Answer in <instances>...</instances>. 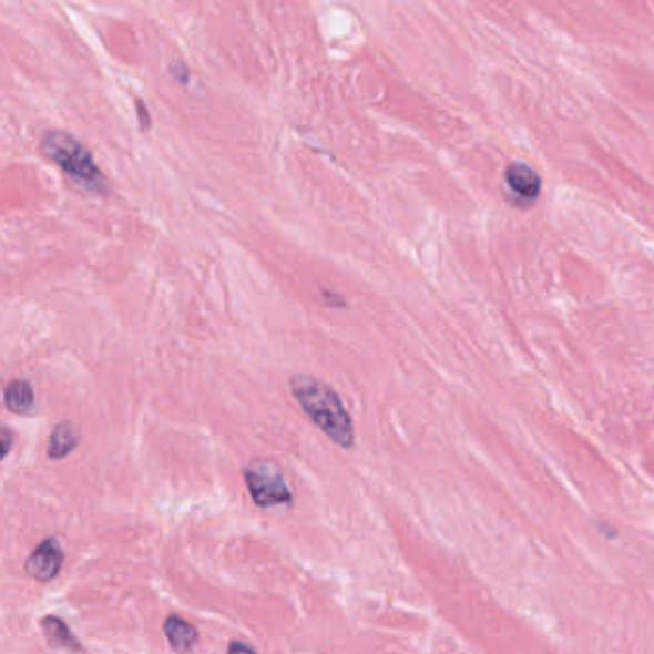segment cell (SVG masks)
I'll use <instances>...</instances> for the list:
<instances>
[{"label":"cell","instance_id":"ba28073f","mask_svg":"<svg viewBox=\"0 0 654 654\" xmlns=\"http://www.w3.org/2000/svg\"><path fill=\"white\" fill-rule=\"evenodd\" d=\"M4 406L16 415H31L35 409V394L28 380H12L4 390Z\"/></svg>","mask_w":654,"mask_h":654},{"label":"cell","instance_id":"9c48e42d","mask_svg":"<svg viewBox=\"0 0 654 654\" xmlns=\"http://www.w3.org/2000/svg\"><path fill=\"white\" fill-rule=\"evenodd\" d=\"M79 446V430L72 422H60L52 435H50L49 453L50 459H64L70 456L73 449Z\"/></svg>","mask_w":654,"mask_h":654},{"label":"cell","instance_id":"277c9868","mask_svg":"<svg viewBox=\"0 0 654 654\" xmlns=\"http://www.w3.org/2000/svg\"><path fill=\"white\" fill-rule=\"evenodd\" d=\"M64 566V551L57 538H47L25 561V574L35 582H50Z\"/></svg>","mask_w":654,"mask_h":654},{"label":"cell","instance_id":"6da1fadb","mask_svg":"<svg viewBox=\"0 0 654 654\" xmlns=\"http://www.w3.org/2000/svg\"><path fill=\"white\" fill-rule=\"evenodd\" d=\"M292 396L314 425L325 432L340 448L351 449L356 446L354 419L340 396L330 386L320 382L311 375H294L290 378Z\"/></svg>","mask_w":654,"mask_h":654},{"label":"cell","instance_id":"30bf717a","mask_svg":"<svg viewBox=\"0 0 654 654\" xmlns=\"http://www.w3.org/2000/svg\"><path fill=\"white\" fill-rule=\"evenodd\" d=\"M136 117H141V127L146 131L150 127V117L149 112H146V106H144L143 100H136Z\"/></svg>","mask_w":654,"mask_h":654},{"label":"cell","instance_id":"7a4b0ae2","mask_svg":"<svg viewBox=\"0 0 654 654\" xmlns=\"http://www.w3.org/2000/svg\"><path fill=\"white\" fill-rule=\"evenodd\" d=\"M41 152L44 157L64 171L72 178L73 185L91 194H106L108 181L89 150L79 143L75 136L65 131H47L41 141Z\"/></svg>","mask_w":654,"mask_h":654},{"label":"cell","instance_id":"52a82bcc","mask_svg":"<svg viewBox=\"0 0 654 654\" xmlns=\"http://www.w3.org/2000/svg\"><path fill=\"white\" fill-rule=\"evenodd\" d=\"M41 632L49 641L52 647L64 648V651H83L78 637L73 635L72 630L68 627L64 620L57 619V616H44L41 619Z\"/></svg>","mask_w":654,"mask_h":654},{"label":"cell","instance_id":"5b68a950","mask_svg":"<svg viewBox=\"0 0 654 654\" xmlns=\"http://www.w3.org/2000/svg\"><path fill=\"white\" fill-rule=\"evenodd\" d=\"M505 185L517 198L524 200L527 204H533V200L540 198V173L524 162L509 164L505 170Z\"/></svg>","mask_w":654,"mask_h":654},{"label":"cell","instance_id":"4fadbf2b","mask_svg":"<svg viewBox=\"0 0 654 654\" xmlns=\"http://www.w3.org/2000/svg\"><path fill=\"white\" fill-rule=\"evenodd\" d=\"M227 651L228 653H235V651H254V647H249L246 643H231Z\"/></svg>","mask_w":654,"mask_h":654},{"label":"cell","instance_id":"8fae6325","mask_svg":"<svg viewBox=\"0 0 654 654\" xmlns=\"http://www.w3.org/2000/svg\"><path fill=\"white\" fill-rule=\"evenodd\" d=\"M171 73L177 78L178 83H188V70L185 64L173 65Z\"/></svg>","mask_w":654,"mask_h":654},{"label":"cell","instance_id":"3957f363","mask_svg":"<svg viewBox=\"0 0 654 654\" xmlns=\"http://www.w3.org/2000/svg\"><path fill=\"white\" fill-rule=\"evenodd\" d=\"M244 482L248 486L249 495L257 507L290 505L292 491L286 484L285 474L273 461H254L244 469Z\"/></svg>","mask_w":654,"mask_h":654},{"label":"cell","instance_id":"7c38bea8","mask_svg":"<svg viewBox=\"0 0 654 654\" xmlns=\"http://www.w3.org/2000/svg\"><path fill=\"white\" fill-rule=\"evenodd\" d=\"M12 441H14V435H12V430L10 428H4L2 430V443H4V448H2V456L7 457L10 453V446H12Z\"/></svg>","mask_w":654,"mask_h":654},{"label":"cell","instance_id":"8992f818","mask_svg":"<svg viewBox=\"0 0 654 654\" xmlns=\"http://www.w3.org/2000/svg\"><path fill=\"white\" fill-rule=\"evenodd\" d=\"M164 633L167 641H170L171 648L177 651V653L191 651L200 640L198 630L191 622H186V620L175 616V614L165 620Z\"/></svg>","mask_w":654,"mask_h":654}]
</instances>
